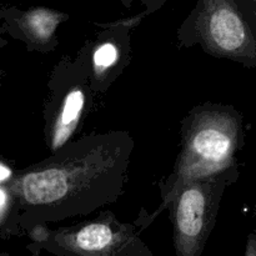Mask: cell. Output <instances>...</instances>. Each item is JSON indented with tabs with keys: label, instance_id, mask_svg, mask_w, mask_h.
I'll return each mask as SVG.
<instances>
[{
	"label": "cell",
	"instance_id": "6da1fadb",
	"mask_svg": "<svg viewBox=\"0 0 256 256\" xmlns=\"http://www.w3.org/2000/svg\"><path fill=\"white\" fill-rule=\"evenodd\" d=\"M119 146L109 142L79 146L74 156L54 160V164L24 176L22 192L32 205H49L54 209L79 206V198L96 195L99 186L119 180L122 170Z\"/></svg>",
	"mask_w": 256,
	"mask_h": 256
},
{
	"label": "cell",
	"instance_id": "8992f818",
	"mask_svg": "<svg viewBox=\"0 0 256 256\" xmlns=\"http://www.w3.org/2000/svg\"><path fill=\"white\" fill-rule=\"evenodd\" d=\"M84 102V92L79 88L72 89L66 95L64 102H62V110L59 112V116L54 124V129H52V146L54 150L62 148L76 129L78 122L82 116Z\"/></svg>",
	"mask_w": 256,
	"mask_h": 256
},
{
	"label": "cell",
	"instance_id": "30bf717a",
	"mask_svg": "<svg viewBox=\"0 0 256 256\" xmlns=\"http://www.w3.org/2000/svg\"><path fill=\"white\" fill-rule=\"evenodd\" d=\"M4 202H5V195H4V192H2V190H0V208L2 206Z\"/></svg>",
	"mask_w": 256,
	"mask_h": 256
},
{
	"label": "cell",
	"instance_id": "3957f363",
	"mask_svg": "<svg viewBox=\"0 0 256 256\" xmlns=\"http://www.w3.org/2000/svg\"><path fill=\"white\" fill-rule=\"evenodd\" d=\"M212 194L202 180L180 184L175 204V242L178 254L198 255L209 234L212 218Z\"/></svg>",
	"mask_w": 256,
	"mask_h": 256
},
{
	"label": "cell",
	"instance_id": "277c9868",
	"mask_svg": "<svg viewBox=\"0 0 256 256\" xmlns=\"http://www.w3.org/2000/svg\"><path fill=\"white\" fill-rule=\"evenodd\" d=\"M202 32L210 46L228 56H255L254 35L232 0H202Z\"/></svg>",
	"mask_w": 256,
	"mask_h": 256
},
{
	"label": "cell",
	"instance_id": "52a82bcc",
	"mask_svg": "<svg viewBox=\"0 0 256 256\" xmlns=\"http://www.w3.org/2000/svg\"><path fill=\"white\" fill-rule=\"evenodd\" d=\"M62 19V15L59 12L39 8L25 14L22 25L32 39L40 42H46L52 36Z\"/></svg>",
	"mask_w": 256,
	"mask_h": 256
},
{
	"label": "cell",
	"instance_id": "ba28073f",
	"mask_svg": "<svg viewBox=\"0 0 256 256\" xmlns=\"http://www.w3.org/2000/svg\"><path fill=\"white\" fill-rule=\"evenodd\" d=\"M118 60V49L112 42L102 44L94 52V68L96 72H102L109 69L112 64Z\"/></svg>",
	"mask_w": 256,
	"mask_h": 256
},
{
	"label": "cell",
	"instance_id": "5b68a950",
	"mask_svg": "<svg viewBox=\"0 0 256 256\" xmlns=\"http://www.w3.org/2000/svg\"><path fill=\"white\" fill-rule=\"evenodd\" d=\"M58 242L62 248L82 255L120 254V248L126 246L129 238L115 232L105 222H90L80 229L59 235Z\"/></svg>",
	"mask_w": 256,
	"mask_h": 256
},
{
	"label": "cell",
	"instance_id": "7a4b0ae2",
	"mask_svg": "<svg viewBox=\"0 0 256 256\" xmlns=\"http://www.w3.org/2000/svg\"><path fill=\"white\" fill-rule=\"evenodd\" d=\"M239 122L228 112H210L194 120L179 162L182 182L204 180L229 168L238 148Z\"/></svg>",
	"mask_w": 256,
	"mask_h": 256
},
{
	"label": "cell",
	"instance_id": "9c48e42d",
	"mask_svg": "<svg viewBox=\"0 0 256 256\" xmlns=\"http://www.w3.org/2000/svg\"><path fill=\"white\" fill-rule=\"evenodd\" d=\"M10 170L8 169V168H5L4 165L0 164V182H2V180H6L10 176Z\"/></svg>",
	"mask_w": 256,
	"mask_h": 256
}]
</instances>
